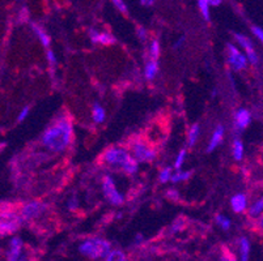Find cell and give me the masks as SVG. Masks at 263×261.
<instances>
[{
    "mask_svg": "<svg viewBox=\"0 0 263 261\" xmlns=\"http://www.w3.org/2000/svg\"><path fill=\"white\" fill-rule=\"evenodd\" d=\"M102 192L106 200L111 203L113 205H121L123 204V195L117 190L116 183H114L113 178L110 175H106L102 180Z\"/></svg>",
    "mask_w": 263,
    "mask_h": 261,
    "instance_id": "52a82bcc",
    "label": "cell"
},
{
    "mask_svg": "<svg viewBox=\"0 0 263 261\" xmlns=\"http://www.w3.org/2000/svg\"><path fill=\"white\" fill-rule=\"evenodd\" d=\"M252 33L254 34V37H257L259 41L263 39V30H262V28H260V26L253 25L252 26Z\"/></svg>",
    "mask_w": 263,
    "mask_h": 261,
    "instance_id": "d6a6232c",
    "label": "cell"
},
{
    "mask_svg": "<svg viewBox=\"0 0 263 261\" xmlns=\"http://www.w3.org/2000/svg\"><path fill=\"white\" fill-rule=\"evenodd\" d=\"M111 2L118 11H121L122 13H127V6L124 3V0H111Z\"/></svg>",
    "mask_w": 263,
    "mask_h": 261,
    "instance_id": "f546056e",
    "label": "cell"
},
{
    "mask_svg": "<svg viewBox=\"0 0 263 261\" xmlns=\"http://www.w3.org/2000/svg\"><path fill=\"white\" fill-rule=\"evenodd\" d=\"M149 55L152 57V61H157L160 56V43L159 41H152L149 46Z\"/></svg>",
    "mask_w": 263,
    "mask_h": 261,
    "instance_id": "d4e9b609",
    "label": "cell"
},
{
    "mask_svg": "<svg viewBox=\"0 0 263 261\" xmlns=\"http://www.w3.org/2000/svg\"><path fill=\"white\" fill-rule=\"evenodd\" d=\"M67 207H68V209L70 210H76L78 209V207H79V198H78V196H71L70 198H68V203H67Z\"/></svg>",
    "mask_w": 263,
    "mask_h": 261,
    "instance_id": "f1b7e54d",
    "label": "cell"
},
{
    "mask_svg": "<svg viewBox=\"0 0 263 261\" xmlns=\"http://www.w3.org/2000/svg\"><path fill=\"white\" fill-rule=\"evenodd\" d=\"M198 6H199L203 17L210 21V0H198Z\"/></svg>",
    "mask_w": 263,
    "mask_h": 261,
    "instance_id": "cb8c5ba5",
    "label": "cell"
},
{
    "mask_svg": "<svg viewBox=\"0 0 263 261\" xmlns=\"http://www.w3.org/2000/svg\"><path fill=\"white\" fill-rule=\"evenodd\" d=\"M216 224L219 225L220 227L223 230H229L231 229V219L228 218V217H226V215H221V214H217L216 215Z\"/></svg>",
    "mask_w": 263,
    "mask_h": 261,
    "instance_id": "484cf974",
    "label": "cell"
},
{
    "mask_svg": "<svg viewBox=\"0 0 263 261\" xmlns=\"http://www.w3.org/2000/svg\"><path fill=\"white\" fill-rule=\"evenodd\" d=\"M166 196H168V198H171V200H178V192H177V191L169 190Z\"/></svg>",
    "mask_w": 263,
    "mask_h": 261,
    "instance_id": "d590c367",
    "label": "cell"
},
{
    "mask_svg": "<svg viewBox=\"0 0 263 261\" xmlns=\"http://www.w3.org/2000/svg\"><path fill=\"white\" fill-rule=\"evenodd\" d=\"M105 261H127V257H126V253L123 251L113 250L107 253Z\"/></svg>",
    "mask_w": 263,
    "mask_h": 261,
    "instance_id": "ffe728a7",
    "label": "cell"
},
{
    "mask_svg": "<svg viewBox=\"0 0 263 261\" xmlns=\"http://www.w3.org/2000/svg\"><path fill=\"white\" fill-rule=\"evenodd\" d=\"M243 143L240 140V138H236L233 143V157L236 161H241L243 158Z\"/></svg>",
    "mask_w": 263,
    "mask_h": 261,
    "instance_id": "d6986e66",
    "label": "cell"
},
{
    "mask_svg": "<svg viewBox=\"0 0 263 261\" xmlns=\"http://www.w3.org/2000/svg\"><path fill=\"white\" fill-rule=\"evenodd\" d=\"M183 43H185V37H181L178 41H176V43H174V49H179Z\"/></svg>",
    "mask_w": 263,
    "mask_h": 261,
    "instance_id": "74e56055",
    "label": "cell"
},
{
    "mask_svg": "<svg viewBox=\"0 0 263 261\" xmlns=\"http://www.w3.org/2000/svg\"><path fill=\"white\" fill-rule=\"evenodd\" d=\"M223 137H224V127L221 126V124H219V126L215 128L211 138H210L209 147H207V152H212V150L216 149L220 144H221V141H223Z\"/></svg>",
    "mask_w": 263,
    "mask_h": 261,
    "instance_id": "5bb4252c",
    "label": "cell"
},
{
    "mask_svg": "<svg viewBox=\"0 0 263 261\" xmlns=\"http://www.w3.org/2000/svg\"><path fill=\"white\" fill-rule=\"evenodd\" d=\"M7 261H32V253L26 248L25 243L20 236H13L9 240L6 252Z\"/></svg>",
    "mask_w": 263,
    "mask_h": 261,
    "instance_id": "5b68a950",
    "label": "cell"
},
{
    "mask_svg": "<svg viewBox=\"0 0 263 261\" xmlns=\"http://www.w3.org/2000/svg\"><path fill=\"white\" fill-rule=\"evenodd\" d=\"M47 209V205L41 203V201H30L28 204L24 205L21 208L20 215L23 221H32L40 217L41 214H44Z\"/></svg>",
    "mask_w": 263,
    "mask_h": 261,
    "instance_id": "ba28073f",
    "label": "cell"
},
{
    "mask_svg": "<svg viewBox=\"0 0 263 261\" xmlns=\"http://www.w3.org/2000/svg\"><path fill=\"white\" fill-rule=\"evenodd\" d=\"M262 209H263V200L259 198L252 205V207L249 208V215L252 217V218H257V217H260L262 214Z\"/></svg>",
    "mask_w": 263,
    "mask_h": 261,
    "instance_id": "44dd1931",
    "label": "cell"
},
{
    "mask_svg": "<svg viewBox=\"0 0 263 261\" xmlns=\"http://www.w3.org/2000/svg\"><path fill=\"white\" fill-rule=\"evenodd\" d=\"M183 229V219L182 218H178L174 221L173 226H172V233L176 234V233H179L181 230Z\"/></svg>",
    "mask_w": 263,
    "mask_h": 261,
    "instance_id": "1f68e13d",
    "label": "cell"
},
{
    "mask_svg": "<svg viewBox=\"0 0 263 261\" xmlns=\"http://www.w3.org/2000/svg\"><path fill=\"white\" fill-rule=\"evenodd\" d=\"M157 72H159V64L156 61H151L145 64L144 76L147 80H154L156 77Z\"/></svg>",
    "mask_w": 263,
    "mask_h": 261,
    "instance_id": "e0dca14e",
    "label": "cell"
},
{
    "mask_svg": "<svg viewBox=\"0 0 263 261\" xmlns=\"http://www.w3.org/2000/svg\"><path fill=\"white\" fill-rule=\"evenodd\" d=\"M227 50H228V62L234 71H241V69L245 68L246 64H248V59H246L245 55L232 43H228Z\"/></svg>",
    "mask_w": 263,
    "mask_h": 261,
    "instance_id": "9c48e42d",
    "label": "cell"
},
{
    "mask_svg": "<svg viewBox=\"0 0 263 261\" xmlns=\"http://www.w3.org/2000/svg\"><path fill=\"white\" fill-rule=\"evenodd\" d=\"M172 175V167H165V169L161 170L160 172V182L161 183H166V182L171 180Z\"/></svg>",
    "mask_w": 263,
    "mask_h": 261,
    "instance_id": "83f0119b",
    "label": "cell"
},
{
    "mask_svg": "<svg viewBox=\"0 0 263 261\" xmlns=\"http://www.w3.org/2000/svg\"><path fill=\"white\" fill-rule=\"evenodd\" d=\"M193 172L191 171H181V170H177V172H174L173 175H171V182L173 183H179V182L187 180L191 176Z\"/></svg>",
    "mask_w": 263,
    "mask_h": 261,
    "instance_id": "603a6c76",
    "label": "cell"
},
{
    "mask_svg": "<svg viewBox=\"0 0 263 261\" xmlns=\"http://www.w3.org/2000/svg\"><path fill=\"white\" fill-rule=\"evenodd\" d=\"M110 251H111V244L102 238H88L79 244V252L92 260L105 258Z\"/></svg>",
    "mask_w": 263,
    "mask_h": 261,
    "instance_id": "3957f363",
    "label": "cell"
},
{
    "mask_svg": "<svg viewBox=\"0 0 263 261\" xmlns=\"http://www.w3.org/2000/svg\"><path fill=\"white\" fill-rule=\"evenodd\" d=\"M89 38L93 43H100L104 46H109V45L116 43V38L113 34L106 32H99L96 29H89Z\"/></svg>",
    "mask_w": 263,
    "mask_h": 261,
    "instance_id": "8fae6325",
    "label": "cell"
},
{
    "mask_svg": "<svg viewBox=\"0 0 263 261\" xmlns=\"http://www.w3.org/2000/svg\"><path fill=\"white\" fill-rule=\"evenodd\" d=\"M220 261H237L236 260V257H234L233 253H231L229 251H224L223 255H221V258H220Z\"/></svg>",
    "mask_w": 263,
    "mask_h": 261,
    "instance_id": "e575fe53",
    "label": "cell"
},
{
    "mask_svg": "<svg viewBox=\"0 0 263 261\" xmlns=\"http://www.w3.org/2000/svg\"><path fill=\"white\" fill-rule=\"evenodd\" d=\"M186 154H187L186 149H181V150H179L178 155H177V158H176V164H174V169L179 170V169H181V167H182V165L185 164Z\"/></svg>",
    "mask_w": 263,
    "mask_h": 261,
    "instance_id": "4316f807",
    "label": "cell"
},
{
    "mask_svg": "<svg viewBox=\"0 0 263 261\" xmlns=\"http://www.w3.org/2000/svg\"><path fill=\"white\" fill-rule=\"evenodd\" d=\"M131 153L138 162H151L156 158L154 148L143 140H135L131 143Z\"/></svg>",
    "mask_w": 263,
    "mask_h": 261,
    "instance_id": "8992f818",
    "label": "cell"
},
{
    "mask_svg": "<svg viewBox=\"0 0 263 261\" xmlns=\"http://www.w3.org/2000/svg\"><path fill=\"white\" fill-rule=\"evenodd\" d=\"M92 116H93V121H95L96 123H102V122L105 121V116H106L104 107H102L100 104L93 105Z\"/></svg>",
    "mask_w": 263,
    "mask_h": 261,
    "instance_id": "ac0fdd59",
    "label": "cell"
},
{
    "mask_svg": "<svg viewBox=\"0 0 263 261\" xmlns=\"http://www.w3.org/2000/svg\"><path fill=\"white\" fill-rule=\"evenodd\" d=\"M23 222L20 213L9 208H0V239L17 233Z\"/></svg>",
    "mask_w": 263,
    "mask_h": 261,
    "instance_id": "277c9868",
    "label": "cell"
},
{
    "mask_svg": "<svg viewBox=\"0 0 263 261\" xmlns=\"http://www.w3.org/2000/svg\"><path fill=\"white\" fill-rule=\"evenodd\" d=\"M72 123L68 118H61L52 123L42 137V144L52 152H63L72 140Z\"/></svg>",
    "mask_w": 263,
    "mask_h": 261,
    "instance_id": "6da1fadb",
    "label": "cell"
},
{
    "mask_svg": "<svg viewBox=\"0 0 263 261\" xmlns=\"http://www.w3.org/2000/svg\"><path fill=\"white\" fill-rule=\"evenodd\" d=\"M223 0H210V6H214V7H217L220 3H221Z\"/></svg>",
    "mask_w": 263,
    "mask_h": 261,
    "instance_id": "60d3db41",
    "label": "cell"
},
{
    "mask_svg": "<svg viewBox=\"0 0 263 261\" xmlns=\"http://www.w3.org/2000/svg\"><path fill=\"white\" fill-rule=\"evenodd\" d=\"M140 3L145 7H149V6H154L155 0H140Z\"/></svg>",
    "mask_w": 263,
    "mask_h": 261,
    "instance_id": "ab89813d",
    "label": "cell"
},
{
    "mask_svg": "<svg viewBox=\"0 0 263 261\" xmlns=\"http://www.w3.org/2000/svg\"><path fill=\"white\" fill-rule=\"evenodd\" d=\"M199 133H200L199 124H194V126L190 128V131H189V145H190V147H194V145H195V143L198 141V137H199Z\"/></svg>",
    "mask_w": 263,
    "mask_h": 261,
    "instance_id": "7402d4cb",
    "label": "cell"
},
{
    "mask_svg": "<svg viewBox=\"0 0 263 261\" xmlns=\"http://www.w3.org/2000/svg\"><path fill=\"white\" fill-rule=\"evenodd\" d=\"M250 122H252V114L249 110L240 109L234 114V123L238 129H245L250 124Z\"/></svg>",
    "mask_w": 263,
    "mask_h": 261,
    "instance_id": "7c38bea8",
    "label": "cell"
},
{
    "mask_svg": "<svg viewBox=\"0 0 263 261\" xmlns=\"http://www.w3.org/2000/svg\"><path fill=\"white\" fill-rule=\"evenodd\" d=\"M143 240H144V238H143L142 234H138V235H136L135 242H134V243H135L136 246H139V244H142V243H143Z\"/></svg>",
    "mask_w": 263,
    "mask_h": 261,
    "instance_id": "f35d334b",
    "label": "cell"
},
{
    "mask_svg": "<svg viewBox=\"0 0 263 261\" xmlns=\"http://www.w3.org/2000/svg\"><path fill=\"white\" fill-rule=\"evenodd\" d=\"M32 29L33 32H34V34L38 37V39H40V42L42 43L45 47H50V37L47 35V33L45 32L44 29L41 28L40 25H37V24H32Z\"/></svg>",
    "mask_w": 263,
    "mask_h": 261,
    "instance_id": "9a60e30c",
    "label": "cell"
},
{
    "mask_svg": "<svg viewBox=\"0 0 263 261\" xmlns=\"http://www.w3.org/2000/svg\"><path fill=\"white\" fill-rule=\"evenodd\" d=\"M231 205L233 212L243 213L248 208V196L245 193H237L234 195L231 200Z\"/></svg>",
    "mask_w": 263,
    "mask_h": 261,
    "instance_id": "4fadbf2b",
    "label": "cell"
},
{
    "mask_svg": "<svg viewBox=\"0 0 263 261\" xmlns=\"http://www.w3.org/2000/svg\"><path fill=\"white\" fill-rule=\"evenodd\" d=\"M46 56H47V62H49V63L51 64L52 67L57 66L58 61H57V57H55V54H54V51H52V50H47Z\"/></svg>",
    "mask_w": 263,
    "mask_h": 261,
    "instance_id": "836d02e7",
    "label": "cell"
},
{
    "mask_svg": "<svg viewBox=\"0 0 263 261\" xmlns=\"http://www.w3.org/2000/svg\"><path fill=\"white\" fill-rule=\"evenodd\" d=\"M29 112H30V109L28 106H24L23 109H21V111L18 112V115H17V122H24L25 121L26 118H28V116H29Z\"/></svg>",
    "mask_w": 263,
    "mask_h": 261,
    "instance_id": "4dcf8cb0",
    "label": "cell"
},
{
    "mask_svg": "<svg viewBox=\"0 0 263 261\" xmlns=\"http://www.w3.org/2000/svg\"><path fill=\"white\" fill-rule=\"evenodd\" d=\"M138 35H139L140 39L144 41L145 38H147V30H145L144 28H139L138 29Z\"/></svg>",
    "mask_w": 263,
    "mask_h": 261,
    "instance_id": "8d00e7d4",
    "label": "cell"
},
{
    "mask_svg": "<svg viewBox=\"0 0 263 261\" xmlns=\"http://www.w3.org/2000/svg\"><path fill=\"white\" fill-rule=\"evenodd\" d=\"M234 38H236V41L238 42V45H240V46L246 51L245 56L246 59H248L249 63L255 66V64L258 63V55H257V51L254 50L252 41L249 39L246 35L240 34V33H236V34H234Z\"/></svg>",
    "mask_w": 263,
    "mask_h": 261,
    "instance_id": "30bf717a",
    "label": "cell"
},
{
    "mask_svg": "<svg viewBox=\"0 0 263 261\" xmlns=\"http://www.w3.org/2000/svg\"><path fill=\"white\" fill-rule=\"evenodd\" d=\"M104 161L110 166L122 169L127 174H135L139 169V165L135 158L123 148H110L105 152Z\"/></svg>",
    "mask_w": 263,
    "mask_h": 261,
    "instance_id": "7a4b0ae2",
    "label": "cell"
},
{
    "mask_svg": "<svg viewBox=\"0 0 263 261\" xmlns=\"http://www.w3.org/2000/svg\"><path fill=\"white\" fill-rule=\"evenodd\" d=\"M250 257V242L246 236L240 239V261H249Z\"/></svg>",
    "mask_w": 263,
    "mask_h": 261,
    "instance_id": "2e32d148",
    "label": "cell"
}]
</instances>
